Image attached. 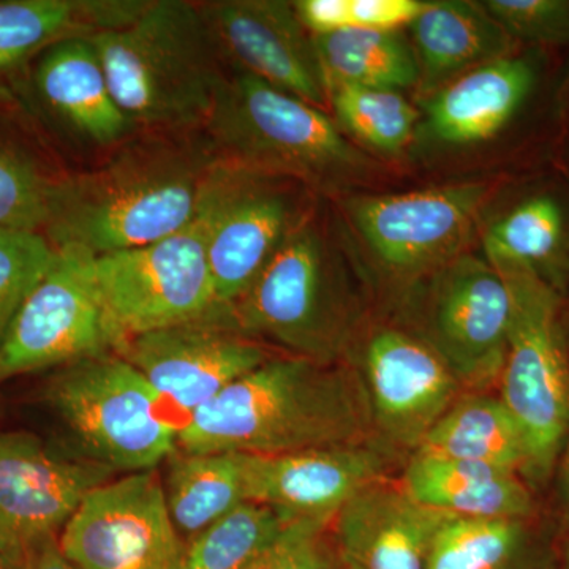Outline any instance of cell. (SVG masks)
Listing matches in <instances>:
<instances>
[{"instance_id": "cell-1", "label": "cell", "mask_w": 569, "mask_h": 569, "mask_svg": "<svg viewBox=\"0 0 569 569\" xmlns=\"http://www.w3.org/2000/svg\"><path fill=\"white\" fill-rule=\"evenodd\" d=\"M369 397L346 367L269 358L198 408L178 429L183 452L279 456L367 445Z\"/></svg>"}, {"instance_id": "cell-2", "label": "cell", "mask_w": 569, "mask_h": 569, "mask_svg": "<svg viewBox=\"0 0 569 569\" xmlns=\"http://www.w3.org/2000/svg\"><path fill=\"white\" fill-rule=\"evenodd\" d=\"M213 163L168 142L130 146L99 170L54 182L44 238L91 257L168 238L197 216Z\"/></svg>"}, {"instance_id": "cell-3", "label": "cell", "mask_w": 569, "mask_h": 569, "mask_svg": "<svg viewBox=\"0 0 569 569\" xmlns=\"http://www.w3.org/2000/svg\"><path fill=\"white\" fill-rule=\"evenodd\" d=\"M91 40L132 126L174 130L208 121L227 77L201 6L148 0L129 24Z\"/></svg>"}, {"instance_id": "cell-4", "label": "cell", "mask_w": 569, "mask_h": 569, "mask_svg": "<svg viewBox=\"0 0 569 569\" xmlns=\"http://www.w3.org/2000/svg\"><path fill=\"white\" fill-rule=\"evenodd\" d=\"M224 162L332 186L369 173V160L321 108L252 74L224 78L204 123Z\"/></svg>"}, {"instance_id": "cell-5", "label": "cell", "mask_w": 569, "mask_h": 569, "mask_svg": "<svg viewBox=\"0 0 569 569\" xmlns=\"http://www.w3.org/2000/svg\"><path fill=\"white\" fill-rule=\"evenodd\" d=\"M231 325L291 356L332 365L350 331V299L335 253L312 217L302 216L247 293Z\"/></svg>"}, {"instance_id": "cell-6", "label": "cell", "mask_w": 569, "mask_h": 569, "mask_svg": "<svg viewBox=\"0 0 569 569\" xmlns=\"http://www.w3.org/2000/svg\"><path fill=\"white\" fill-rule=\"evenodd\" d=\"M511 293L500 400L530 451L527 482L552 477L569 427V343L556 288L527 269H497Z\"/></svg>"}, {"instance_id": "cell-7", "label": "cell", "mask_w": 569, "mask_h": 569, "mask_svg": "<svg viewBox=\"0 0 569 569\" xmlns=\"http://www.w3.org/2000/svg\"><path fill=\"white\" fill-rule=\"evenodd\" d=\"M47 400L86 459L116 473L156 470L178 449L162 397L118 353L81 359L47 385Z\"/></svg>"}, {"instance_id": "cell-8", "label": "cell", "mask_w": 569, "mask_h": 569, "mask_svg": "<svg viewBox=\"0 0 569 569\" xmlns=\"http://www.w3.org/2000/svg\"><path fill=\"white\" fill-rule=\"evenodd\" d=\"M91 264L118 350L134 336L173 326L216 320L233 328L230 313L217 301L204 228L197 216L178 233L91 257Z\"/></svg>"}, {"instance_id": "cell-9", "label": "cell", "mask_w": 569, "mask_h": 569, "mask_svg": "<svg viewBox=\"0 0 569 569\" xmlns=\"http://www.w3.org/2000/svg\"><path fill=\"white\" fill-rule=\"evenodd\" d=\"M282 179L220 159L206 179L197 217L217 301L228 313L302 219Z\"/></svg>"}, {"instance_id": "cell-10", "label": "cell", "mask_w": 569, "mask_h": 569, "mask_svg": "<svg viewBox=\"0 0 569 569\" xmlns=\"http://www.w3.org/2000/svg\"><path fill=\"white\" fill-rule=\"evenodd\" d=\"M116 350L118 342L93 282L91 254L56 249L51 268L0 346V383Z\"/></svg>"}, {"instance_id": "cell-11", "label": "cell", "mask_w": 569, "mask_h": 569, "mask_svg": "<svg viewBox=\"0 0 569 569\" xmlns=\"http://www.w3.org/2000/svg\"><path fill=\"white\" fill-rule=\"evenodd\" d=\"M59 545L80 569H179L186 552L156 470L93 489L63 527Z\"/></svg>"}, {"instance_id": "cell-12", "label": "cell", "mask_w": 569, "mask_h": 569, "mask_svg": "<svg viewBox=\"0 0 569 569\" xmlns=\"http://www.w3.org/2000/svg\"><path fill=\"white\" fill-rule=\"evenodd\" d=\"M114 473L86 458H63L33 433H0V557L17 569L33 545L59 537L82 500Z\"/></svg>"}, {"instance_id": "cell-13", "label": "cell", "mask_w": 569, "mask_h": 569, "mask_svg": "<svg viewBox=\"0 0 569 569\" xmlns=\"http://www.w3.org/2000/svg\"><path fill=\"white\" fill-rule=\"evenodd\" d=\"M489 189L482 183L351 198L347 212L381 264L418 272L447 264L467 241Z\"/></svg>"}, {"instance_id": "cell-14", "label": "cell", "mask_w": 569, "mask_h": 569, "mask_svg": "<svg viewBox=\"0 0 569 569\" xmlns=\"http://www.w3.org/2000/svg\"><path fill=\"white\" fill-rule=\"evenodd\" d=\"M511 326V293L486 258L458 254L441 266L429 307V343L462 387L498 383Z\"/></svg>"}, {"instance_id": "cell-15", "label": "cell", "mask_w": 569, "mask_h": 569, "mask_svg": "<svg viewBox=\"0 0 569 569\" xmlns=\"http://www.w3.org/2000/svg\"><path fill=\"white\" fill-rule=\"evenodd\" d=\"M118 355L189 417L269 359L260 343L216 320L134 336Z\"/></svg>"}, {"instance_id": "cell-16", "label": "cell", "mask_w": 569, "mask_h": 569, "mask_svg": "<svg viewBox=\"0 0 569 569\" xmlns=\"http://www.w3.org/2000/svg\"><path fill=\"white\" fill-rule=\"evenodd\" d=\"M222 54L241 71L313 107L329 103L313 36L287 0H222L201 6Z\"/></svg>"}, {"instance_id": "cell-17", "label": "cell", "mask_w": 569, "mask_h": 569, "mask_svg": "<svg viewBox=\"0 0 569 569\" xmlns=\"http://www.w3.org/2000/svg\"><path fill=\"white\" fill-rule=\"evenodd\" d=\"M362 381L373 429L413 452L458 400L462 387L436 348L397 329H381L370 337Z\"/></svg>"}, {"instance_id": "cell-18", "label": "cell", "mask_w": 569, "mask_h": 569, "mask_svg": "<svg viewBox=\"0 0 569 569\" xmlns=\"http://www.w3.org/2000/svg\"><path fill=\"white\" fill-rule=\"evenodd\" d=\"M385 467L380 451L367 445L246 455L247 498L288 522L332 523L356 493L383 479Z\"/></svg>"}, {"instance_id": "cell-19", "label": "cell", "mask_w": 569, "mask_h": 569, "mask_svg": "<svg viewBox=\"0 0 569 569\" xmlns=\"http://www.w3.org/2000/svg\"><path fill=\"white\" fill-rule=\"evenodd\" d=\"M452 518L383 478L340 509L332 539L346 569H427L438 531Z\"/></svg>"}, {"instance_id": "cell-20", "label": "cell", "mask_w": 569, "mask_h": 569, "mask_svg": "<svg viewBox=\"0 0 569 569\" xmlns=\"http://www.w3.org/2000/svg\"><path fill=\"white\" fill-rule=\"evenodd\" d=\"M537 81V63L527 56L509 54L467 71L430 93L427 133L449 146L488 141L515 119Z\"/></svg>"}, {"instance_id": "cell-21", "label": "cell", "mask_w": 569, "mask_h": 569, "mask_svg": "<svg viewBox=\"0 0 569 569\" xmlns=\"http://www.w3.org/2000/svg\"><path fill=\"white\" fill-rule=\"evenodd\" d=\"M402 488L418 503L455 518L530 519L537 505L516 471L415 451Z\"/></svg>"}, {"instance_id": "cell-22", "label": "cell", "mask_w": 569, "mask_h": 569, "mask_svg": "<svg viewBox=\"0 0 569 569\" xmlns=\"http://www.w3.org/2000/svg\"><path fill=\"white\" fill-rule=\"evenodd\" d=\"M44 104L73 132L96 144L121 141L132 129L123 116L89 37L58 41L43 51L36 70Z\"/></svg>"}, {"instance_id": "cell-23", "label": "cell", "mask_w": 569, "mask_h": 569, "mask_svg": "<svg viewBox=\"0 0 569 569\" xmlns=\"http://www.w3.org/2000/svg\"><path fill=\"white\" fill-rule=\"evenodd\" d=\"M417 56L419 84L433 93L460 74L512 54L515 40L481 2H425L408 24Z\"/></svg>"}, {"instance_id": "cell-24", "label": "cell", "mask_w": 569, "mask_h": 569, "mask_svg": "<svg viewBox=\"0 0 569 569\" xmlns=\"http://www.w3.org/2000/svg\"><path fill=\"white\" fill-rule=\"evenodd\" d=\"M148 0H0V71L73 37L122 28Z\"/></svg>"}, {"instance_id": "cell-25", "label": "cell", "mask_w": 569, "mask_h": 569, "mask_svg": "<svg viewBox=\"0 0 569 569\" xmlns=\"http://www.w3.org/2000/svg\"><path fill=\"white\" fill-rule=\"evenodd\" d=\"M417 451L516 471L526 481L529 477V445L500 397L459 396Z\"/></svg>"}, {"instance_id": "cell-26", "label": "cell", "mask_w": 569, "mask_h": 569, "mask_svg": "<svg viewBox=\"0 0 569 569\" xmlns=\"http://www.w3.org/2000/svg\"><path fill=\"white\" fill-rule=\"evenodd\" d=\"M164 500L183 541L227 518L247 498L244 452H183L168 458Z\"/></svg>"}, {"instance_id": "cell-27", "label": "cell", "mask_w": 569, "mask_h": 569, "mask_svg": "<svg viewBox=\"0 0 569 569\" xmlns=\"http://www.w3.org/2000/svg\"><path fill=\"white\" fill-rule=\"evenodd\" d=\"M549 539L530 519H449L427 569H553Z\"/></svg>"}, {"instance_id": "cell-28", "label": "cell", "mask_w": 569, "mask_h": 569, "mask_svg": "<svg viewBox=\"0 0 569 569\" xmlns=\"http://www.w3.org/2000/svg\"><path fill=\"white\" fill-rule=\"evenodd\" d=\"M568 234L567 209L559 198L531 194L490 224L485 258L496 269H527L560 293Z\"/></svg>"}, {"instance_id": "cell-29", "label": "cell", "mask_w": 569, "mask_h": 569, "mask_svg": "<svg viewBox=\"0 0 569 569\" xmlns=\"http://www.w3.org/2000/svg\"><path fill=\"white\" fill-rule=\"evenodd\" d=\"M328 91L331 86L402 91L419 84L413 48L397 31H339L313 36Z\"/></svg>"}, {"instance_id": "cell-30", "label": "cell", "mask_w": 569, "mask_h": 569, "mask_svg": "<svg viewBox=\"0 0 569 569\" xmlns=\"http://www.w3.org/2000/svg\"><path fill=\"white\" fill-rule=\"evenodd\" d=\"M274 509L241 505L203 533L186 542L179 569H242L288 526Z\"/></svg>"}, {"instance_id": "cell-31", "label": "cell", "mask_w": 569, "mask_h": 569, "mask_svg": "<svg viewBox=\"0 0 569 569\" xmlns=\"http://www.w3.org/2000/svg\"><path fill=\"white\" fill-rule=\"evenodd\" d=\"M328 92L339 127L369 148L396 153L413 138L418 112L399 91L337 84Z\"/></svg>"}, {"instance_id": "cell-32", "label": "cell", "mask_w": 569, "mask_h": 569, "mask_svg": "<svg viewBox=\"0 0 569 569\" xmlns=\"http://www.w3.org/2000/svg\"><path fill=\"white\" fill-rule=\"evenodd\" d=\"M425 7L421 0H298L299 20L312 36L339 31H399Z\"/></svg>"}, {"instance_id": "cell-33", "label": "cell", "mask_w": 569, "mask_h": 569, "mask_svg": "<svg viewBox=\"0 0 569 569\" xmlns=\"http://www.w3.org/2000/svg\"><path fill=\"white\" fill-rule=\"evenodd\" d=\"M54 258L56 249L43 234L0 230V346Z\"/></svg>"}, {"instance_id": "cell-34", "label": "cell", "mask_w": 569, "mask_h": 569, "mask_svg": "<svg viewBox=\"0 0 569 569\" xmlns=\"http://www.w3.org/2000/svg\"><path fill=\"white\" fill-rule=\"evenodd\" d=\"M52 186L29 160L0 141V230L43 233Z\"/></svg>"}, {"instance_id": "cell-35", "label": "cell", "mask_w": 569, "mask_h": 569, "mask_svg": "<svg viewBox=\"0 0 569 569\" xmlns=\"http://www.w3.org/2000/svg\"><path fill=\"white\" fill-rule=\"evenodd\" d=\"M332 523L296 520L288 523L263 550L242 569H346L329 537Z\"/></svg>"}, {"instance_id": "cell-36", "label": "cell", "mask_w": 569, "mask_h": 569, "mask_svg": "<svg viewBox=\"0 0 569 569\" xmlns=\"http://www.w3.org/2000/svg\"><path fill=\"white\" fill-rule=\"evenodd\" d=\"M481 3L515 41L569 44V0H486Z\"/></svg>"}, {"instance_id": "cell-37", "label": "cell", "mask_w": 569, "mask_h": 569, "mask_svg": "<svg viewBox=\"0 0 569 569\" xmlns=\"http://www.w3.org/2000/svg\"><path fill=\"white\" fill-rule=\"evenodd\" d=\"M17 569H80L74 567L59 545V537L43 539L24 553Z\"/></svg>"}, {"instance_id": "cell-38", "label": "cell", "mask_w": 569, "mask_h": 569, "mask_svg": "<svg viewBox=\"0 0 569 569\" xmlns=\"http://www.w3.org/2000/svg\"><path fill=\"white\" fill-rule=\"evenodd\" d=\"M557 489H559V498L561 507L569 515V427L567 438H565L563 449L559 462H557Z\"/></svg>"}, {"instance_id": "cell-39", "label": "cell", "mask_w": 569, "mask_h": 569, "mask_svg": "<svg viewBox=\"0 0 569 569\" xmlns=\"http://www.w3.org/2000/svg\"><path fill=\"white\" fill-rule=\"evenodd\" d=\"M553 569H569V542L565 546L561 553L557 556L556 567Z\"/></svg>"}, {"instance_id": "cell-40", "label": "cell", "mask_w": 569, "mask_h": 569, "mask_svg": "<svg viewBox=\"0 0 569 569\" xmlns=\"http://www.w3.org/2000/svg\"><path fill=\"white\" fill-rule=\"evenodd\" d=\"M0 569H14V568L11 567L9 561H7L6 559H2V557H0Z\"/></svg>"}]
</instances>
